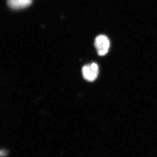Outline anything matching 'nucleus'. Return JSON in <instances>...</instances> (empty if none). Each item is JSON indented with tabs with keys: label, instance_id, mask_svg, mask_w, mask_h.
Returning a JSON list of instances; mask_svg holds the SVG:
<instances>
[{
	"label": "nucleus",
	"instance_id": "nucleus-1",
	"mask_svg": "<svg viewBox=\"0 0 157 157\" xmlns=\"http://www.w3.org/2000/svg\"><path fill=\"white\" fill-rule=\"evenodd\" d=\"M94 46L100 56L106 55L110 46V42L108 38L105 35H99L95 39Z\"/></svg>",
	"mask_w": 157,
	"mask_h": 157
},
{
	"label": "nucleus",
	"instance_id": "nucleus-2",
	"mask_svg": "<svg viewBox=\"0 0 157 157\" xmlns=\"http://www.w3.org/2000/svg\"><path fill=\"white\" fill-rule=\"evenodd\" d=\"M99 72L98 66L95 63L87 65L82 68V75L85 80L89 82H93L97 78Z\"/></svg>",
	"mask_w": 157,
	"mask_h": 157
},
{
	"label": "nucleus",
	"instance_id": "nucleus-4",
	"mask_svg": "<svg viewBox=\"0 0 157 157\" xmlns=\"http://www.w3.org/2000/svg\"><path fill=\"white\" fill-rule=\"evenodd\" d=\"M8 154V151L6 150H0V157H6Z\"/></svg>",
	"mask_w": 157,
	"mask_h": 157
},
{
	"label": "nucleus",
	"instance_id": "nucleus-3",
	"mask_svg": "<svg viewBox=\"0 0 157 157\" xmlns=\"http://www.w3.org/2000/svg\"><path fill=\"white\" fill-rule=\"evenodd\" d=\"M32 0H8V6L14 10H20L27 8L32 4Z\"/></svg>",
	"mask_w": 157,
	"mask_h": 157
}]
</instances>
